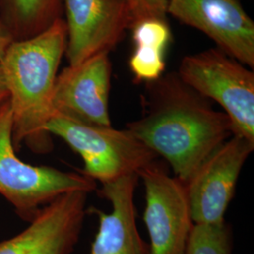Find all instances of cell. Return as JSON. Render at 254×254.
Returning a JSON list of instances; mask_svg holds the SVG:
<instances>
[{
	"mask_svg": "<svg viewBox=\"0 0 254 254\" xmlns=\"http://www.w3.org/2000/svg\"><path fill=\"white\" fill-rule=\"evenodd\" d=\"M145 190L143 220L150 254H185L194 222L186 185L157 160L138 173Z\"/></svg>",
	"mask_w": 254,
	"mask_h": 254,
	"instance_id": "obj_6",
	"label": "cell"
},
{
	"mask_svg": "<svg viewBox=\"0 0 254 254\" xmlns=\"http://www.w3.org/2000/svg\"><path fill=\"white\" fill-rule=\"evenodd\" d=\"M135 49L129 67L137 83L155 81L166 69L165 53L172 40L167 20L149 19L132 27Z\"/></svg>",
	"mask_w": 254,
	"mask_h": 254,
	"instance_id": "obj_13",
	"label": "cell"
},
{
	"mask_svg": "<svg viewBox=\"0 0 254 254\" xmlns=\"http://www.w3.org/2000/svg\"><path fill=\"white\" fill-rule=\"evenodd\" d=\"M254 149V143L245 137L231 136L185 184L194 224L214 225L225 221L238 177Z\"/></svg>",
	"mask_w": 254,
	"mask_h": 254,
	"instance_id": "obj_7",
	"label": "cell"
},
{
	"mask_svg": "<svg viewBox=\"0 0 254 254\" xmlns=\"http://www.w3.org/2000/svg\"><path fill=\"white\" fill-rule=\"evenodd\" d=\"M64 13V0H0V24L11 42L43 33Z\"/></svg>",
	"mask_w": 254,
	"mask_h": 254,
	"instance_id": "obj_14",
	"label": "cell"
},
{
	"mask_svg": "<svg viewBox=\"0 0 254 254\" xmlns=\"http://www.w3.org/2000/svg\"><path fill=\"white\" fill-rule=\"evenodd\" d=\"M8 98H9V91L6 86V82H5V78L1 68V64H0V104L7 100Z\"/></svg>",
	"mask_w": 254,
	"mask_h": 254,
	"instance_id": "obj_17",
	"label": "cell"
},
{
	"mask_svg": "<svg viewBox=\"0 0 254 254\" xmlns=\"http://www.w3.org/2000/svg\"><path fill=\"white\" fill-rule=\"evenodd\" d=\"M178 75L194 91L223 109L234 130L254 143V73L218 48L186 56Z\"/></svg>",
	"mask_w": 254,
	"mask_h": 254,
	"instance_id": "obj_5",
	"label": "cell"
},
{
	"mask_svg": "<svg viewBox=\"0 0 254 254\" xmlns=\"http://www.w3.org/2000/svg\"><path fill=\"white\" fill-rule=\"evenodd\" d=\"M16 152L7 99L0 104V195L23 221L30 222L41 209L65 193L96 190V182L82 173L33 166L19 158Z\"/></svg>",
	"mask_w": 254,
	"mask_h": 254,
	"instance_id": "obj_3",
	"label": "cell"
},
{
	"mask_svg": "<svg viewBox=\"0 0 254 254\" xmlns=\"http://www.w3.org/2000/svg\"><path fill=\"white\" fill-rule=\"evenodd\" d=\"M66 45V25L64 18L60 19L37 36L11 42L0 58L9 91L16 151L22 145L34 154H47L53 149L47 124Z\"/></svg>",
	"mask_w": 254,
	"mask_h": 254,
	"instance_id": "obj_2",
	"label": "cell"
},
{
	"mask_svg": "<svg viewBox=\"0 0 254 254\" xmlns=\"http://www.w3.org/2000/svg\"><path fill=\"white\" fill-rule=\"evenodd\" d=\"M185 254H232L231 230L226 222L194 224Z\"/></svg>",
	"mask_w": 254,
	"mask_h": 254,
	"instance_id": "obj_15",
	"label": "cell"
},
{
	"mask_svg": "<svg viewBox=\"0 0 254 254\" xmlns=\"http://www.w3.org/2000/svg\"><path fill=\"white\" fill-rule=\"evenodd\" d=\"M142 114L127 125L128 131L170 164L184 184L202 162L234 136L223 111L182 80L177 72L146 83Z\"/></svg>",
	"mask_w": 254,
	"mask_h": 254,
	"instance_id": "obj_1",
	"label": "cell"
},
{
	"mask_svg": "<svg viewBox=\"0 0 254 254\" xmlns=\"http://www.w3.org/2000/svg\"><path fill=\"white\" fill-rule=\"evenodd\" d=\"M10 43L11 41L9 40V37L7 36V34L5 33L3 27L0 24V58L2 57V55L4 54L6 48L9 46Z\"/></svg>",
	"mask_w": 254,
	"mask_h": 254,
	"instance_id": "obj_18",
	"label": "cell"
},
{
	"mask_svg": "<svg viewBox=\"0 0 254 254\" xmlns=\"http://www.w3.org/2000/svg\"><path fill=\"white\" fill-rule=\"evenodd\" d=\"M88 192L72 191L39 211L24 231L0 241V254H72L88 213Z\"/></svg>",
	"mask_w": 254,
	"mask_h": 254,
	"instance_id": "obj_9",
	"label": "cell"
},
{
	"mask_svg": "<svg viewBox=\"0 0 254 254\" xmlns=\"http://www.w3.org/2000/svg\"><path fill=\"white\" fill-rule=\"evenodd\" d=\"M69 65L114 49L133 21L125 0H64Z\"/></svg>",
	"mask_w": 254,
	"mask_h": 254,
	"instance_id": "obj_8",
	"label": "cell"
},
{
	"mask_svg": "<svg viewBox=\"0 0 254 254\" xmlns=\"http://www.w3.org/2000/svg\"><path fill=\"white\" fill-rule=\"evenodd\" d=\"M138 181L139 177L132 174L102 185L99 194L110 202L111 211L88 208L99 219L89 254H150L149 244L136 225L135 191Z\"/></svg>",
	"mask_w": 254,
	"mask_h": 254,
	"instance_id": "obj_12",
	"label": "cell"
},
{
	"mask_svg": "<svg viewBox=\"0 0 254 254\" xmlns=\"http://www.w3.org/2000/svg\"><path fill=\"white\" fill-rule=\"evenodd\" d=\"M130 10L133 26L149 19L167 20L171 0H125ZM132 29V28H131Z\"/></svg>",
	"mask_w": 254,
	"mask_h": 254,
	"instance_id": "obj_16",
	"label": "cell"
},
{
	"mask_svg": "<svg viewBox=\"0 0 254 254\" xmlns=\"http://www.w3.org/2000/svg\"><path fill=\"white\" fill-rule=\"evenodd\" d=\"M168 14L204 33L217 48L254 67V23L239 0H171Z\"/></svg>",
	"mask_w": 254,
	"mask_h": 254,
	"instance_id": "obj_10",
	"label": "cell"
},
{
	"mask_svg": "<svg viewBox=\"0 0 254 254\" xmlns=\"http://www.w3.org/2000/svg\"><path fill=\"white\" fill-rule=\"evenodd\" d=\"M51 136L64 139L81 156L82 173L101 185L136 174L158 156L127 128L91 126L53 113L47 124Z\"/></svg>",
	"mask_w": 254,
	"mask_h": 254,
	"instance_id": "obj_4",
	"label": "cell"
},
{
	"mask_svg": "<svg viewBox=\"0 0 254 254\" xmlns=\"http://www.w3.org/2000/svg\"><path fill=\"white\" fill-rule=\"evenodd\" d=\"M111 71L107 52L64 68L55 82L52 114L59 113L86 125L110 127Z\"/></svg>",
	"mask_w": 254,
	"mask_h": 254,
	"instance_id": "obj_11",
	"label": "cell"
}]
</instances>
